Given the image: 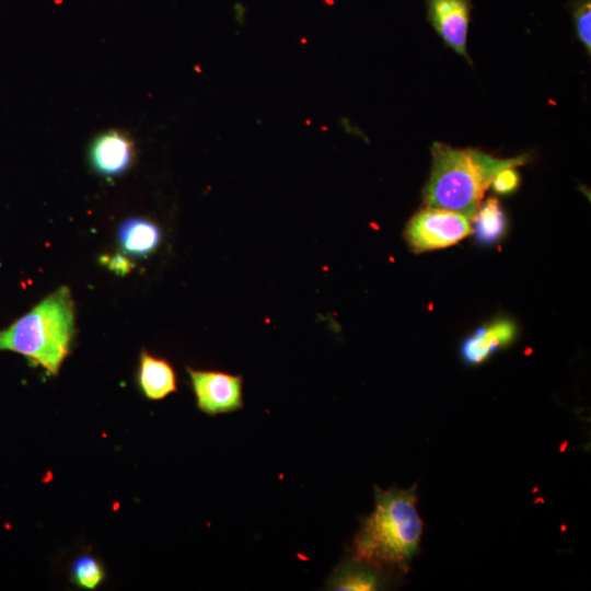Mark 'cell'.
<instances>
[{"label":"cell","mask_w":591,"mask_h":591,"mask_svg":"<svg viewBox=\"0 0 591 591\" xmlns=\"http://www.w3.org/2000/svg\"><path fill=\"white\" fill-rule=\"evenodd\" d=\"M374 510L361 520L351 544L352 558L378 569L406 572L418 554L424 523L416 485L408 489L374 486Z\"/></svg>","instance_id":"obj_1"},{"label":"cell","mask_w":591,"mask_h":591,"mask_svg":"<svg viewBox=\"0 0 591 591\" xmlns=\"http://www.w3.org/2000/svg\"><path fill=\"white\" fill-rule=\"evenodd\" d=\"M431 157V173L424 192L427 207L455 211L471 220L495 175L528 161L524 154L500 159L477 149H459L441 142L432 144Z\"/></svg>","instance_id":"obj_2"},{"label":"cell","mask_w":591,"mask_h":591,"mask_svg":"<svg viewBox=\"0 0 591 591\" xmlns=\"http://www.w3.org/2000/svg\"><path fill=\"white\" fill-rule=\"evenodd\" d=\"M74 336V303L68 287L47 296L30 312L0 331V351L23 355L33 366L57 375Z\"/></svg>","instance_id":"obj_3"},{"label":"cell","mask_w":591,"mask_h":591,"mask_svg":"<svg viewBox=\"0 0 591 591\" xmlns=\"http://www.w3.org/2000/svg\"><path fill=\"white\" fill-rule=\"evenodd\" d=\"M471 219L455 211L427 207L405 228V239L416 253L456 244L472 232Z\"/></svg>","instance_id":"obj_4"},{"label":"cell","mask_w":591,"mask_h":591,"mask_svg":"<svg viewBox=\"0 0 591 591\" xmlns=\"http://www.w3.org/2000/svg\"><path fill=\"white\" fill-rule=\"evenodd\" d=\"M197 408L209 416L229 414L244 406L243 378L217 370L187 368Z\"/></svg>","instance_id":"obj_5"},{"label":"cell","mask_w":591,"mask_h":591,"mask_svg":"<svg viewBox=\"0 0 591 591\" xmlns=\"http://www.w3.org/2000/svg\"><path fill=\"white\" fill-rule=\"evenodd\" d=\"M428 19L444 44L470 60L466 42L472 0H426Z\"/></svg>","instance_id":"obj_6"},{"label":"cell","mask_w":591,"mask_h":591,"mask_svg":"<svg viewBox=\"0 0 591 591\" xmlns=\"http://www.w3.org/2000/svg\"><path fill=\"white\" fill-rule=\"evenodd\" d=\"M132 143L119 131L111 130L94 139L90 160L93 170L107 177L124 173L131 163Z\"/></svg>","instance_id":"obj_7"},{"label":"cell","mask_w":591,"mask_h":591,"mask_svg":"<svg viewBox=\"0 0 591 591\" xmlns=\"http://www.w3.org/2000/svg\"><path fill=\"white\" fill-rule=\"evenodd\" d=\"M517 335V326L508 320H498L477 329L467 337L462 347L461 356L465 363L480 364L495 351L507 347Z\"/></svg>","instance_id":"obj_8"},{"label":"cell","mask_w":591,"mask_h":591,"mask_svg":"<svg viewBox=\"0 0 591 591\" xmlns=\"http://www.w3.org/2000/svg\"><path fill=\"white\" fill-rule=\"evenodd\" d=\"M138 385L148 399H163L177 391L175 370L167 360L142 350L139 358Z\"/></svg>","instance_id":"obj_9"},{"label":"cell","mask_w":591,"mask_h":591,"mask_svg":"<svg viewBox=\"0 0 591 591\" xmlns=\"http://www.w3.org/2000/svg\"><path fill=\"white\" fill-rule=\"evenodd\" d=\"M117 239L125 254L146 257L159 246L162 232L157 223L148 219L132 217L119 224Z\"/></svg>","instance_id":"obj_10"},{"label":"cell","mask_w":591,"mask_h":591,"mask_svg":"<svg viewBox=\"0 0 591 591\" xmlns=\"http://www.w3.org/2000/svg\"><path fill=\"white\" fill-rule=\"evenodd\" d=\"M382 586L380 569L351 559L341 563L328 580V588L337 591L378 590Z\"/></svg>","instance_id":"obj_11"},{"label":"cell","mask_w":591,"mask_h":591,"mask_svg":"<svg viewBox=\"0 0 591 591\" xmlns=\"http://www.w3.org/2000/svg\"><path fill=\"white\" fill-rule=\"evenodd\" d=\"M474 232L482 243L497 242L505 233L507 220L500 202L496 198L479 205L473 219Z\"/></svg>","instance_id":"obj_12"},{"label":"cell","mask_w":591,"mask_h":591,"mask_svg":"<svg viewBox=\"0 0 591 591\" xmlns=\"http://www.w3.org/2000/svg\"><path fill=\"white\" fill-rule=\"evenodd\" d=\"M104 576L101 563L92 556H81L72 565L71 577L80 588L93 590L102 583Z\"/></svg>","instance_id":"obj_13"},{"label":"cell","mask_w":591,"mask_h":591,"mask_svg":"<svg viewBox=\"0 0 591 591\" xmlns=\"http://www.w3.org/2000/svg\"><path fill=\"white\" fill-rule=\"evenodd\" d=\"M573 21L577 35L590 55L591 50V1L576 0Z\"/></svg>","instance_id":"obj_14"},{"label":"cell","mask_w":591,"mask_h":591,"mask_svg":"<svg viewBox=\"0 0 591 591\" xmlns=\"http://www.w3.org/2000/svg\"><path fill=\"white\" fill-rule=\"evenodd\" d=\"M519 182L520 177L515 167H506L495 175L490 185L496 193L506 195L515 190Z\"/></svg>","instance_id":"obj_15"},{"label":"cell","mask_w":591,"mask_h":591,"mask_svg":"<svg viewBox=\"0 0 591 591\" xmlns=\"http://www.w3.org/2000/svg\"><path fill=\"white\" fill-rule=\"evenodd\" d=\"M102 259H103V263L107 264L111 270L115 271L116 274L120 276L128 274L135 266L125 256L119 255V254L107 257L106 259L103 257Z\"/></svg>","instance_id":"obj_16"}]
</instances>
